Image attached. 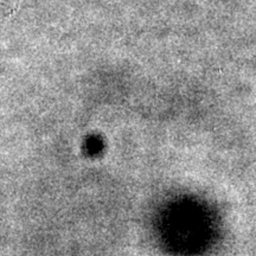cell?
Instances as JSON below:
<instances>
[{"label":"cell","instance_id":"obj_1","mask_svg":"<svg viewBox=\"0 0 256 256\" xmlns=\"http://www.w3.org/2000/svg\"><path fill=\"white\" fill-rule=\"evenodd\" d=\"M14 2L16 0H0V10L8 8L10 4H12V2Z\"/></svg>","mask_w":256,"mask_h":256}]
</instances>
